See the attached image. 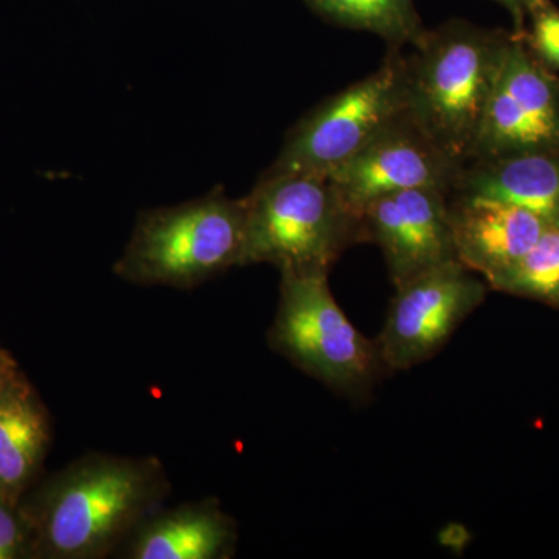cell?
<instances>
[{
    "mask_svg": "<svg viewBox=\"0 0 559 559\" xmlns=\"http://www.w3.org/2000/svg\"><path fill=\"white\" fill-rule=\"evenodd\" d=\"M159 459L91 452L51 474L21 500L32 559H102L170 496Z\"/></svg>",
    "mask_w": 559,
    "mask_h": 559,
    "instance_id": "6da1fadb",
    "label": "cell"
},
{
    "mask_svg": "<svg viewBox=\"0 0 559 559\" xmlns=\"http://www.w3.org/2000/svg\"><path fill=\"white\" fill-rule=\"evenodd\" d=\"M513 32L454 20L406 55V116L443 153L468 164Z\"/></svg>",
    "mask_w": 559,
    "mask_h": 559,
    "instance_id": "7a4b0ae2",
    "label": "cell"
},
{
    "mask_svg": "<svg viewBox=\"0 0 559 559\" xmlns=\"http://www.w3.org/2000/svg\"><path fill=\"white\" fill-rule=\"evenodd\" d=\"M246 204L241 267L272 264L293 274H329L360 223L348 212L329 176L263 173Z\"/></svg>",
    "mask_w": 559,
    "mask_h": 559,
    "instance_id": "3957f363",
    "label": "cell"
},
{
    "mask_svg": "<svg viewBox=\"0 0 559 559\" xmlns=\"http://www.w3.org/2000/svg\"><path fill=\"white\" fill-rule=\"evenodd\" d=\"M245 198L223 189L200 200L140 213L114 274L139 286L193 289L210 278L241 267Z\"/></svg>",
    "mask_w": 559,
    "mask_h": 559,
    "instance_id": "277c9868",
    "label": "cell"
},
{
    "mask_svg": "<svg viewBox=\"0 0 559 559\" xmlns=\"http://www.w3.org/2000/svg\"><path fill=\"white\" fill-rule=\"evenodd\" d=\"M267 344L308 377L349 399L362 400L388 370L377 341L367 340L341 310L329 274L282 272Z\"/></svg>",
    "mask_w": 559,
    "mask_h": 559,
    "instance_id": "5b68a950",
    "label": "cell"
},
{
    "mask_svg": "<svg viewBox=\"0 0 559 559\" xmlns=\"http://www.w3.org/2000/svg\"><path fill=\"white\" fill-rule=\"evenodd\" d=\"M406 112V53L389 49L380 68L326 98L286 135L267 175L329 176Z\"/></svg>",
    "mask_w": 559,
    "mask_h": 559,
    "instance_id": "8992f818",
    "label": "cell"
},
{
    "mask_svg": "<svg viewBox=\"0 0 559 559\" xmlns=\"http://www.w3.org/2000/svg\"><path fill=\"white\" fill-rule=\"evenodd\" d=\"M487 282L460 261H448L396 288L377 337L385 369H414L440 352L487 299Z\"/></svg>",
    "mask_w": 559,
    "mask_h": 559,
    "instance_id": "52a82bcc",
    "label": "cell"
},
{
    "mask_svg": "<svg viewBox=\"0 0 559 559\" xmlns=\"http://www.w3.org/2000/svg\"><path fill=\"white\" fill-rule=\"evenodd\" d=\"M522 151H559V76L513 33L471 160Z\"/></svg>",
    "mask_w": 559,
    "mask_h": 559,
    "instance_id": "ba28073f",
    "label": "cell"
},
{
    "mask_svg": "<svg viewBox=\"0 0 559 559\" xmlns=\"http://www.w3.org/2000/svg\"><path fill=\"white\" fill-rule=\"evenodd\" d=\"M460 170L462 165L404 112L352 160L330 173L329 179L348 212L359 219L371 202L399 191L437 189L451 194Z\"/></svg>",
    "mask_w": 559,
    "mask_h": 559,
    "instance_id": "9c48e42d",
    "label": "cell"
},
{
    "mask_svg": "<svg viewBox=\"0 0 559 559\" xmlns=\"http://www.w3.org/2000/svg\"><path fill=\"white\" fill-rule=\"evenodd\" d=\"M450 194L437 189L399 191L360 213V241L380 246L395 288L455 257Z\"/></svg>",
    "mask_w": 559,
    "mask_h": 559,
    "instance_id": "30bf717a",
    "label": "cell"
},
{
    "mask_svg": "<svg viewBox=\"0 0 559 559\" xmlns=\"http://www.w3.org/2000/svg\"><path fill=\"white\" fill-rule=\"evenodd\" d=\"M455 257L487 285L520 261L547 227L528 210L488 198L450 197Z\"/></svg>",
    "mask_w": 559,
    "mask_h": 559,
    "instance_id": "8fae6325",
    "label": "cell"
},
{
    "mask_svg": "<svg viewBox=\"0 0 559 559\" xmlns=\"http://www.w3.org/2000/svg\"><path fill=\"white\" fill-rule=\"evenodd\" d=\"M237 522L215 498L150 514L127 543V559H229L237 551Z\"/></svg>",
    "mask_w": 559,
    "mask_h": 559,
    "instance_id": "7c38bea8",
    "label": "cell"
},
{
    "mask_svg": "<svg viewBox=\"0 0 559 559\" xmlns=\"http://www.w3.org/2000/svg\"><path fill=\"white\" fill-rule=\"evenodd\" d=\"M451 194L507 202L547 224H559V151H522L469 160Z\"/></svg>",
    "mask_w": 559,
    "mask_h": 559,
    "instance_id": "4fadbf2b",
    "label": "cell"
},
{
    "mask_svg": "<svg viewBox=\"0 0 559 559\" xmlns=\"http://www.w3.org/2000/svg\"><path fill=\"white\" fill-rule=\"evenodd\" d=\"M51 444V418L22 371L0 390V492L14 503L38 479Z\"/></svg>",
    "mask_w": 559,
    "mask_h": 559,
    "instance_id": "5bb4252c",
    "label": "cell"
},
{
    "mask_svg": "<svg viewBox=\"0 0 559 559\" xmlns=\"http://www.w3.org/2000/svg\"><path fill=\"white\" fill-rule=\"evenodd\" d=\"M312 13L329 24L369 32L389 49L415 47L426 35L415 0H305Z\"/></svg>",
    "mask_w": 559,
    "mask_h": 559,
    "instance_id": "9a60e30c",
    "label": "cell"
},
{
    "mask_svg": "<svg viewBox=\"0 0 559 559\" xmlns=\"http://www.w3.org/2000/svg\"><path fill=\"white\" fill-rule=\"evenodd\" d=\"M488 288L559 308V224H547L533 248Z\"/></svg>",
    "mask_w": 559,
    "mask_h": 559,
    "instance_id": "2e32d148",
    "label": "cell"
},
{
    "mask_svg": "<svg viewBox=\"0 0 559 559\" xmlns=\"http://www.w3.org/2000/svg\"><path fill=\"white\" fill-rule=\"evenodd\" d=\"M522 39L546 68L559 72V9L550 0H539L530 11Z\"/></svg>",
    "mask_w": 559,
    "mask_h": 559,
    "instance_id": "e0dca14e",
    "label": "cell"
},
{
    "mask_svg": "<svg viewBox=\"0 0 559 559\" xmlns=\"http://www.w3.org/2000/svg\"><path fill=\"white\" fill-rule=\"evenodd\" d=\"M33 535L21 503L0 492V559H32Z\"/></svg>",
    "mask_w": 559,
    "mask_h": 559,
    "instance_id": "ac0fdd59",
    "label": "cell"
},
{
    "mask_svg": "<svg viewBox=\"0 0 559 559\" xmlns=\"http://www.w3.org/2000/svg\"><path fill=\"white\" fill-rule=\"evenodd\" d=\"M495 2L509 11L511 20H513V33L522 38L525 27H527L530 11L539 0H495Z\"/></svg>",
    "mask_w": 559,
    "mask_h": 559,
    "instance_id": "d6986e66",
    "label": "cell"
},
{
    "mask_svg": "<svg viewBox=\"0 0 559 559\" xmlns=\"http://www.w3.org/2000/svg\"><path fill=\"white\" fill-rule=\"evenodd\" d=\"M20 371V366H17L13 356H11V353L7 352V349L0 345V390L5 388Z\"/></svg>",
    "mask_w": 559,
    "mask_h": 559,
    "instance_id": "ffe728a7",
    "label": "cell"
}]
</instances>
